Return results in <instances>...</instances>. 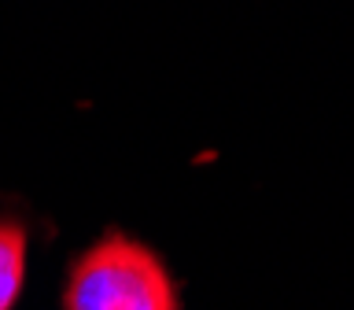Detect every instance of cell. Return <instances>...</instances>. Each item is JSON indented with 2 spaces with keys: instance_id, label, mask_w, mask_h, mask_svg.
Here are the masks:
<instances>
[{
  "instance_id": "1",
  "label": "cell",
  "mask_w": 354,
  "mask_h": 310,
  "mask_svg": "<svg viewBox=\"0 0 354 310\" xmlns=\"http://www.w3.org/2000/svg\"><path fill=\"white\" fill-rule=\"evenodd\" d=\"M63 310H181V295L159 255L111 232L74 262Z\"/></svg>"
},
{
  "instance_id": "2",
  "label": "cell",
  "mask_w": 354,
  "mask_h": 310,
  "mask_svg": "<svg viewBox=\"0 0 354 310\" xmlns=\"http://www.w3.org/2000/svg\"><path fill=\"white\" fill-rule=\"evenodd\" d=\"M22 277H26V229L0 218V310L19 303Z\"/></svg>"
}]
</instances>
